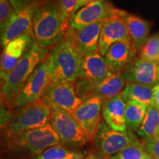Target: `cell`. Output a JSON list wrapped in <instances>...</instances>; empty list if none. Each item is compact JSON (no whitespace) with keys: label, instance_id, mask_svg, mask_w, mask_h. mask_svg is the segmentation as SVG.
<instances>
[{"label":"cell","instance_id":"1","mask_svg":"<svg viewBox=\"0 0 159 159\" xmlns=\"http://www.w3.org/2000/svg\"><path fill=\"white\" fill-rule=\"evenodd\" d=\"M51 83H75L83 77V56L75 49L68 33L47 55Z\"/></svg>","mask_w":159,"mask_h":159},{"label":"cell","instance_id":"2","mask_svg":"<svg viewBox=\"0 0 159 159\" xmlns=\"http://www.w3.org/2000/svg\"><path fill=\"white\" fill-rule=\"evenodd\" d=\"M49 51L41 49L33 38L30 47L7 77L1 81L2 105L13 111L18 94L41 61L46 59Z\"/></svg>","mask_w":159,"mask_h":159},{"label":"cell","instance_id":"3","mask_svg":"<svg viewBox=\"0 0 159 159\" xmlns=\"http://www.w3.org/2000/svg\"><path fill=\"white\" fill-rule=\"evenodd\" d=\"M32 32L38 45L47 51L65 36L67 31L60 18L57 0H38Z\"/></svg>","mask_w":159,"mask_h":159},{"label":"cell","instance_id":"4","mask_svg":"<svg viewBox=\"0 0 159 159\" xmlns=\"http://www.w3.org/2000/svg\"><path fill=\"white\" fill-rule=\"evenodd\" d=\"M5 140L7 152L18 158L35 157L51 147L61 144L59 137L50 123L5 139Z\"/></svg>","mask_w":159,"mask_h":159},{"label":"cell","instance_id":"5","mask_svg":"<svg viewBox=\"0 0 159 159\" xmlns=\"http://www.w3.org/2000/svg\"><path fill=\"white\" fill-rule=\"evenodd\" d=\"M50 123V108L41 99L26 105L15 113L11 122L3 130L5 139Z\"/></svg>","mask_w":159,"mask_h":159},{"label":"cell","instance_id":"6","mask_svg":"<svg viewBox=\"0 0 159 159\" xmlns=\"http://www.w3.org/2000/svg\"><path fill=\"white\" fill-rule=\"evenodd\" d=\"M50 124L58 136L61 144L65 147L79 148L91 139L73 114L63 109L50 108Z\"/></svg>","mask_w":159,"mask_h":159},{"label":"cell","instance_id":"7","mask_svg":"<svg viewBox=\"0 0 159 159\" xmlns=\"http://www.w3.org/2000/svg\"><path fill=\"white\" fill-rule=\"evenodd\" d=\"M97 153L105 158H110L131 145L141 142L130 129L118 131L102 120L94 136Z\"/></svg>","mask_w":159,"mask_h":159},{"label":"cell","instance_id":"8","mask_svg":"<svg viewBox=\"0 0 159 159\" xmlns=\"http://www.w3.org/2000/svg\"><path fill=\"white\" fill-rule=\"evenodd\" d=\"M38 6V0L23 5L12 15L1 27V46L5 47L11 41L27 33H33V17Z\"/></svg>","mask_w":159,"mask_h":159},{"label":"cell","instance_id":"9","mask_svg":"<svg viewBox=\"0 0 159 159\" xmlns=\"http://www.w3.org/2000/svg\"><path fill=\"white\" fill-rule=\"evenodd\" d=\"M76 92L80 98L84 101L93 96H99L103 103L122 93L126 82L122 72L115 73L99 84H92L84 79L75 82Z\"/></svg>","mask_w":159,"mask_h":159},{"label":"cell","instance_id":"10","mask_svg":"<svg viewBox=\"0 0 159 159\" xmlns=\"http://www.w3.org/2000/svg\"><path fill=\"white\" fill-rule=\"evenodd\" d=\"M41 99L50 108H58L72 114L83 102L74 83H49Z\"/></svg>","mask_w":159,"mask_h":159},{"label":"cell","instance_id":"11","mask_svg":"<svg viewBox=\"0 0 159 159\" xmlns=\"http://www.w3.org/2000/svg\"><path fill=\"white\" fill-rule=\"evenodd\" d=\"M49 83L50 80L47 60L44 59L39 63L18 94L13 103V111L16 113L26 105L41 99L43 91Z\"/></svg>","mask_w":159,"mask_h":159},{"label":"cell","instance_id":"12","mask_svg":"<svg viewBox=\"0 0 159 159\" xmlns=\"http://www.w3.org/2000/svg\"><path fill=\"white\" fill-rule=\"evenodd\" d=\"M118 9L105 0H97L79 9L69 21V30H79L117 14Z\"/></svg>","mask_w":159,"mask_h":159},{"label":"cell","instance_id":"13","mask_svg":"<svg viewBox=\"0 0 159 159\" xmlns=\"http://www.w3.org/2000/svg\"><path fill=\"white\" fill-rule=\"evenodd\" d=\"M103 101L99 96H93L83 101L72 113L73 116L91 139H94L102 118Z\"/></svg>","mask_w":159,"mask_h":159},{"label":"cell","instance_id":"14","mask_svg":"<svg viewBox=\"0 0 159 159\" xmlns=\"http://www.w3.org/2000/svg\"><path fill=\"white\" fill-rule=\"evenodd\" d=\"M117 42L131 43V38L125 20L116 14L105 21L101 30L99 52L104 56L111 46Z\"/></svg>","mask_w":159,"mask_h":159},{"label":"cell","instance_id":"15","mask_svg":"<svg viewBox=\"0 0 159 159\" xmlns=\"http://www.w3.org/2000/svg\"><path fill=\"white\" fill-rule=\"evenodd\" d=\"M107 19L101 20L79 30H68V33L75 49L82 56L99 52L101 30Z\"/></svg>","mask_w":159,"mask_h":159},{"label":"cell","instance_id":"16","mask_svg":"<svg viewBox=\"0 0 159 159\" xmlns=\"http://www.w3.org/2000/svg\"><path fill=\"white\" fill-rule=\"evenodd\" d=\"M158 63L154 61L136 59L122 71L126 83H135L155 87L159 84L158 80Z\"/></svg>","mask_w":159,"mask_h":159},{"label":"cell","instance_id":"17","mask_svg":"<svg viewBox=\"0 0 159 159\" xmlns=\"http://www.w3.org/2000/svg\"><path fill=\"white\" fill-rule=\"evenodd\" d=\"M33 41V33H27L7 43L1 56V80H5L19 63Z\"/></svg>","mask_w":159,"mask_h":159},{"label":"cell","instance_id":"18","mask_svg":"<svg viewBox=\"0 0 159 159\" xmlns=\"http://www.w3.org/2000/svg\"><path fill=\"white\" fill-rule=\"evenodd\" d=\"M137 54L131 43L117 42L111 46L104 57L110 71L115 74L122 72L138 57Z\"/></svg>","mask_w":159,"mask_h":159},{"label":"cell","instance_id":"19","mask_svg":"<svg viewBox=\"0 0 159 159\" xmlns=\"http://www.w3.org/2000/svg\"><path fill=\"white\" fill-rule=\"evenodd\" d=\"M113 74L104 56L99 52L83 57V77L80 79H84L92 84H99Z\"/></svg>","mask_w":159,"mask_h":159},{"label":"cell","instance_id":"20","mask_svg":"<svg viewBox=\"0 0 159 159\" xmlns=\"http://www.w3.org/2000/svg\"><path fill=\"white\" fill-rule=\"evenodd\" d=\"M117 15L125 20L131 38V43L139 53L143 45L150 38V24L148 21L122 10L118 9Z\"/></svg>","mask_w":159,"mask_h":159},{"label":"cell","instance_id":"21","mask_svg":"<svg viewBox=\"0 0 159 159\" xmlns=\"http://www.w3.org/2000/svg\"><path fill=\"white\" fill-rule=\"evenodd\" d=\"M126 103L122 94L113 97L103 103L102 116L105 122L114 130L125 131L127 130L125 122Z\"/></svg>","mask_w":159,"mask_h":159},{"label":"cell","instance_id":"22","mask_svg":"<svg viewBox=\"0 0 159 159\" xmlns=\"http://www.w3.org/2000/svg\"><path fill=\"white\" fill-rule=\"evenodd\" d=\"M121 94L125 103L138 102L148 107L153 104L154 87L135 83H126Z\"/></svg>","mask_w":159,"mask_h":159},{"label":"cell","instance_id":"23","mask_svg":"<svg viewBox=\"0 0 159 159\" xmlns=\"http://www.w3.org/2000/svg\"><path fill=\"white\" fill-rule=\"evenodd\" d=\"M137 134L144 142L159 136V109L156 105L148 107L146 116Z\"/></svg>","mask_w":159,"mask_h":159},{"label":"cell","instance_id":"24","mask_svg":"<svg viewBox=\"0 0 159 159\" xmlns=\"http://www.w3.org/2000/svg\"><path fill=\"white\" fill-rule=\"evenodd\" d=\"M148 106L138 102L126 103L125 122L130 130H138L146 116Z\"/></svg>","mask_w":159,"mask_h":159},{"label":"cell","instance_id":"25","mask_svg":"<svg viewBox=\"0 0 159 159\" xmlns=\"http://www.w3.org/2000/svg\"><path fill=\"white\" fill-rule=\"evenodd\" d=\"M85 156L86 152L71 150L60 144L47 149L35 156V159H83Z\"/></svg>","mask_w":159,"mask_h":159},{"label":"cell","instance_id":"26","mask_svg":"<svg viewBox=\"0 0 159 159\" xmlns=\"http://www.w3.org/2000/svg\"><path fill=\"white\" fill-rule=\"evenodd\" d=\"M109 159H155L146 148L144 142L131 145Z\"/></svg>","mask_w":159,"mask_h":159},{"label":"cell","instance_id":"27","mask_svg":"<svg viewBox=\"0 0 159 159\" xmlns=\"http://www.w3.org/2000/svg\"><path fill=\"white\" fill-rule=\"evenodd\" d=\"M139 58L158 63L159 57V34L150 36L139 52Z\"/></svg>","mask_w":159,"mask_h":159},{"label":"cell","instance_id":"28","mask_svg":"<svg viewBox=\"0 0 159 159\" xmlns=\"http://www.w3.org/2000/svg\"><path fill=\"white\" fill-rule=\"evenodd\" d=\"M78 0H57V8L63 27L68 32L69 21L74 14Z\"/></svg>","mask_w":159,"mask_h":159},{"label":"cell","instance_id":"29","mask_svg":"<svg viewBox=\"0 0 159 159\" xmlns=\"http://www.w3.org/2000/svg\"><path fill=\"white\" fill-rule=\"evenodd\" d=\"M15 10L7 0H0V25L2 27L14 13Z\"/></svg>","mask_w":159,"mask_h":159},{"label":"cell","instance_id":"30","mask_svg":"<svg viewBox=\"0 0 159 159\" xmlns=\"http://www.w3.org/2000/svg\"><path fill=\"white\" fill-rule=\"evenodd\" d=\"M144 143L151 156L155 159H159V136L145 141Z\"/></svg>","mask_w":159,"mask_h":159},{"label":"cell","instance_id":"31","mask_svg":"<svg viewBox=\"0 0 159 159\" xmlns=\"http://www.w3.org/2000/svg\"><path fill=\"white\" fill-rule=\"evenodd\" d=\"M11 5L13 6V7L14 8L15 11H16L21 7H22L23 5H26V4H28L30 2H32L34 0H7Z\"/></svg>","mask_w":159,"mask_h":159},{"label":"cell","instance_id":"32","mask_svg":"<svg viewBox=\"0 0 159 159\" xmlns=\"http://www.w3.org/2000/svg\"><path fill=\"white\" fill-rule=\"evenodd\" d=\"M153 105H156L157 108L159 109V84L154 87Z\"/></svg>","mask_w":159,"mask_h":159},{"label":"cell","instance_id":"33","mask_svg":"<svg viewBox=\"0 0 159 159\" xmlns=\"http://www.w3.org/2000/svg\"><path fill=\"white\" fill-rule=\"evenodd\" d=\"M94 1H97V0H78V3H77L76 8H75V10L74 14L76 13L77 11H78L79 9H80L81 7H83V6L88 5V4L91 3V2H94Z\"/></svg>","mask_w":159,"mask_h":159},{"label":"cell","instance_id":"34","mask_svg":"<svg viewBox=\"0 0 159 159\" xmlns=\"http://www.w3.org/2000/svg\"><path fill=\"white\" fill-rule=\"evenodd\" d=\"M83 159H107L104 157L99 156L97 153H90L86 156Z\"/></svg>","mask_w":159,"mask_h":159},{"label":"cell","instance_id":"35","mask_svg":"<svg viewBox=\"0 0 159 159\" xmlns=\"http://www.w3.org/2000/svg\"><path fill=\"white\" fill-rule=\"evenodd\" d=\"M158 83H159V65H158Z\"/></svg>","mask_w":159,"mask_h":159},{"label":"cell","instance_id":"36","mask_svg":"<svg viewBox=\"0 0 159 159\" xmlns=\"http://www.w3.org/2000/svg\"><path fill=\"white\" fill-rule=\"evenodd\" d=\"M158 65H159V57H158Z\"/></svg>","mask_w":159,"mask_h":159}]
</instances>
